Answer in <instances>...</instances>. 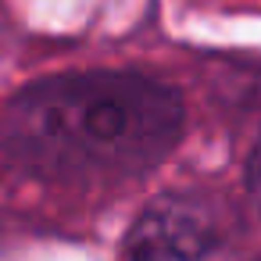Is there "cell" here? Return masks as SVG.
Listing matches in <instances>:
<instances>
[{
	"label": "cell",
	"mask_w": 261,
	"mask_h": 261,
	"mask_svg": "<svg viewBox=\"0 0 261 261\" xmlns=\"http://www.w3.org/2000/svg\"><path fill=\"white\" fill-rule=\"evenodd\" d=\"M179 129L182 100L172 86L86 72L18 93L4 118V150L43 179H122L165 158Z\"/></svg>",
	"instance_id": "1"
},
{
	"label": "cell",
	"mask_w": 261,
	"mask_h": 261,
	"mask_svg": "<svg viewBox=\"0 0 261 261\" xmlns=\"http://www.w3.org/2000/svg\"><path fill=\"white\" fill-rule=\"evenodd\" d=\"M250 193H254V200H257V207H261V147H257L254 158H250Z\"/></svg>",
	"instance_id": "3"
},
{
	"label": "cell",
	"mask_w": 261,
	"mask_h": 261,
	"mask_svg": "<svg viewBox=\"0 0 261 261\" xmlns=\"http://www.w3.org/2000/svg\"><path fill=\"white\" fill-rule=\"evenodd\" d=\"M229 240L211 200L193 193L158 197L125 240V261H225Z\"/></svg>",
	"instance_id": "2"
}]
</instances>
